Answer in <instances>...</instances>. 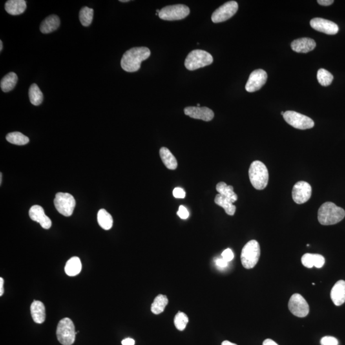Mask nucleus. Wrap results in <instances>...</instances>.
I'll return each instance as SVG.
<instances>
[{"instance_id":"nucleus-1","label":"nucleus","mask_w":345,"mask_h":345,"mask_svg":"<svg viewBox=\"0 0 345 345\" xmlns=\"http://www.w3.org/2000/svg\"><path fill=\"white\" fill-rule=\"evenodd\" d=\"M150 55L149 49L146 47L130 49L123 54L121 59V68L128 72L138 71L142 61L149 58Z\"/></svg>"},{"instance_id":"nucleus-2","label":"nucleus","mask_w":345,"mask_h":345,"mask_svg":"<svg viewBox=\"0 0 345 345\" xmlns=\"http://www.w3.org/2000/svg\"><path fill=\"white\" fill-rule=\"evenodd\" d=\"M345 217V210L333 202L324 203L318 212V221L325 226L337 224L344 220Z\"/></svg>"},{"instance_id":"nucleus-3","label":"nucleus","mask_w":345,"mask_h":345,"mask_svg":"<svg viewBox=\"0 0 345 345\" xmlns=\"http://www.w3.org/2000/svg\"><path fill=\"white\" fill-rule=\"evenodd\" d=\"M250 182L256 189H264L269 182V172L266 166L260 161L252 163L249 170Z\"/></svg>"},{"instance_id":"nucleus-4","label":"nucleus","mask_w":345,"mask_h":345,"mask_svg":"<svg viewBox=\"0 0 345 345\" xmlns=\"http://www.w3.org/2000/svg\"><path fill=\"white\" fill-rule=\"evenodd\" d=\"M260 246L257 241L250 240L244 245L241 253V262L247 269H253L258 262L260 257Z\"/></svg>"},{"instance_id":"nucleus-5","label":"nucleus","mask_w":345,"mask_h":345,"mask_svg":"<svg viewBox=\"0 0 345 345\" xmlns=\"http://www.w3.org/2000/svg\"><path fill=\"white\" fill-rule=\"evenodd\" d=\"M213 61V57L209 53L196 50L192 51L187 55L185 60V66L188 70H194L210 65Z\"/></svg>"},{"instance_id":"nucleus-6","label":"nucleus","mask_w":345,"mask_h":345,"mask_svg":"<svg viewBox=\"0 0 345 345\" xmlns=\"http://www.w3.org/2000/svg\"><path fill=\"white\" fill-rule=\"evenodd\" d=\"M77 333V332L75 331L74 325L70 318H63L58 324L57 339L61 345H72L76 340Z\"/></svg>"},{"instance_id":"nucleus-7","label":"nucleus","mask_w":345,"mask_h":345,"mask_svg":"<svg viewBox=\"0 0 345 345\" xmlns=\"http://www.w3.org/2000/svg\"><path fill=\"white\" fill-rule=\"evenodd\" d=\"M54 203L58 212L65 217L71 216L76 206V200L74 197L65 192H58Z\"/></svg>"},{"instance_id":"nucleus-8","label":"nucleus","mask_w":345,"mask_h":345,"mask_svg":"<svg viewBox=\"0 0 345 345\" xmlns=\"http://www.w3.org/2000/svg\"><path fill=\"white\" fill-rule=\"evenodd\" d=\"M283 117L289 125L296 129H311L315 125L313 120L309 117L293 111H287L285 112Z\"/></svg>"},{"instance_id":"nucleus-9","label":"nucleus","mask_w":345,"mask_h":345,"mask_svg":"<svg viewBox=\"0 0 345 345\" xmlns=\"http://www.w3.org/2000/svg\"><path fill=\"white\" fill-rule=\"evenodd\" d=\"M189 13L190 10L188 6L178 4L163 8L159 13V17L166 21H176L185 18Z\"/></svg>"},{"instance_id":"nucleus-10","label":"nucleus","mask_w":345,"mask_h":345,"mask_svg":"<svg viewBox=\"0 0 345 345\" xmlns=\"http://www.w3.org/2000/svg\"><path fill=\"white\" fill-rule=\"evenodd\" d=\"M238 8V5L236 1H228L214 11L212 15V21L214 23L227 21L236 14Z\"/></svg>"},{"instance_id":"nucleus-11","label":"nucleus","mask_w":345,"mask_h":345,"mask_svg":"<svg viewBox=\"0 0 345 345\" xmlns=\"http://www.w3.org/2000/svg\"><path fill=\"white\" fill-rule=\"evenodd\" d=\"M289 310L293 315L304 318L308 315L309 307L304 297L298 293L293 294L288 302Z\"/></svg>"},{"instance_id":"nucleus-12","label":"nucleus","mask_w":345,"mask_h":345,"mask_svg":"<svg viewBox=\"0 0 345 345\" xmlns=\"http://www.w3.org/2000/svg\"><path fill=\"white\" fill-rule=\"evenodd\" d=\"M312 188L309 183L300 181L294 185L292 189L293 200L297 204H303L310 199Z\"/></svg>"},{"instance_id":"nucleus-13","label":"nucleus","mask_w":345,"mask_h":345,"mask_svg":"<svg viewBox=\"0 0 345 345\" xmlns=\"http://www.w3.org/2000/svg\"><path fill=\"white\" fill-rule=\"evenodd\" d=\"M267 74L263 69L254 70L250 74L248 81L245 85V90L248 92H254L260 90L266 83Z\"/></svg>"},{"instance_id":"nucleus-14","label":"nucleus","mask_w":345,"mask_h":345,"mask_svg":"<svg viewBox=\"0 0 345 345\" xmlns=\"http://www.w3.org/2000/svg\"><path fill=\"white\" fill-rule=\"evenodd\" d=\"M310 25L314 30L327 35H336L339 32V27L335 23L320 17L311 19Z\"/></svg>"},{"instance_id":"nucleus-15","label":"nucleus","mask_w":345,"mask_h":345,"mask_svg":"<svg viewBox=\"0 0 345 345\" xmlns=\"http://www.w3.org/2000/svg\"><path fill=\"white\" fill-rule=\"evenodd\" d=\"M184 114L191 118L205 121H211L214 117L213 111L207 107L190 106L185 108Z\"/></svg>"},{"instance_id":"nucleus-16","label":"nucleus","mask_w":345,"mask_h":345,"mask_svg":"<svg viewBox=\"0 0 345 345\" xmlns=\"http://www.w3.org/2000/svg\"><path fill=\"white\" fill-rule=\"evenodd\" d=\"M31 220L36 221L44 229L48 230L52 227V222L50 218L46 215L43 208L39 205H34L29 211Z\"/></svg>"},{"instance_id":"nucleus-17","label":"nucleus","mask_w":345,"mask_h":345,"mask_svg":"<svg viewBox=\"0 0 345 345\" xmlns=\"http://www.w3.org/2000/svg\"><path fill=\"white\" fill-rule=\"evenodd\" d=\"M316 44L313 39L300 38L295 40L291 43V48L294 52L299 53H307L315 48Z\"/></svg>"},{"instance_id":"nucleus-18","label":"nucleus","mask_w":345,"mask_h":345,"mask_svg":"<svg viewBox=\"0 0 345 345\" xmlns=\"http://www.w3.org/2000/svg\"><path fill=\"white\" fill-rule=\"evenodd\" d=\"M331 298L336 306H340L345 302V282L338 281L331 289Z\"/></svg>"},{"instance_id":"nucleus-19","label":"nucleus","mask_w":345,"mask_h":345,"mask_svg":"<svg viewBox=\"0 0 345 345\" xmlns=\"http://www.w3.org/2000/svg\"><path fill=\"white\" fill-rule=\"evenodd\" d=\"M31 315L37 324H43L46 320V309L43 302L34 300L30 307Z\"/></svg>"},{"instance_id":"nucleus-20","label":"nucleus","mask_w":345,"mask_h":345,"mask_svg":"<svg viewBox=\"0 0 345 345\" xmlns=\"http://www.w3.org/2000/svg\"><path fill=\"white\" fill-rule=\"evenodd\" d=\"M60 25V20L56 15H50L42 22L40 30L43 34H50L57 30Z\"/></svg>"},{"instance_id":"nucleus-21","label":"nucleus","mask_w":345,"mask_h":345,"mask_svg":"<svg viewBox=\"0 0 345 345\" xmlns=\"http://www.w3.org/2000/svg\"><path fill=\"white\" fill-rule=\"evenodd\" d=\"M5 8L9 14L20 15L26 10V1L24 0H8L6 2Z\"/></svg>"},{"instance_id":"nucleus-22","label":"nucleus","mask_w":345,"mask_h":345,"mask_svg":"<svg viewBox=\"0 0 345 345\" xmlns=\"http://www.w3.org/2000/svg\"><path fill=\"white\" fill-rule=\"evenodd\" d=\"M159 154L166 167L172 170L176 169L178 167L177 161L169 149L167 147H162L160 149Z\"/></svg>"},{"instance_id":"nucleus-23","label":"nucleus","mask_w":345,"mask_h":345,"mask_svg":"<svg viewBox=\"0 0 345 345\" xmlns=\"http://www.w3.org/2000/svg\"><path fill=\"white\" fill-rule=\"evenodd\" d=\"M214 201L216 205L225 209L226 213L229 216H233L235 213L236 207L233 205V201L226 197L218 194L216 196Z\"/></svg>"},{"instance_id":"nucleus-24","label":"nucleus","mask_w":345,"mask_h":345,"mask_svg":"<svg viewBox=\"0 0 345 345\" xmlns=\"http://www.w3.org/2000/svg\"><path fill=\"white\" fill-rule=\"evenodd\" d=\"M18 81V77L14 72H10L2 78L0 86L2 91L8 92L14 89Z\"/></svg>"},{"instance_id":"nucleus-25","label":"nucleus","mask_w":345,"mask_h":345,"mask_svg":"<svg viewBox=\"0 0 345 345\" xmlns=\"http://www.w3.org/2000/svg\"><path fill=\"white\" fill-rule=\"evenodd\" d=\"M81 269L80 259L75 256L67 261L65 267V272L68 276H75L81 273Z\"/></svg>"},{"instance_id":"nucleus-26","label":"nucleus","mask_w":345,"mask_h":345,"mask_svg":"<svg viewBox=\"0 0 345 345\" xmlns=\"http://www.w3.org/2000/svg\"><path fill=\"white\" fill-rule=\"evenodd\" d=\"M216 190L219 194L230 199L233 203L238 200V196L234 192L233 187L231 185H228L227 183L221 182L217 184Z\"/></svg>"},{"instance_id":"nucleus-27","label":"nucleus","mask_w":345,"mask_h":345,"mask_svg":"<svg viewBox=\"0 0 345 345\" xmlns=\"http://www.w3.org/2000/svg\"><path fill=\"white\" fill-rule=\"evenodd\" d=\"M97 221L99 226L105 230H109L112 229L114 220L112 215L108 213L105 209H101L97 214Z\"/></svg>"},{"instance_id":"nucleus-28","label":"nucleus","mask_w":345,"mask_h":345,"mask_svg":"<svg viewBox=\"0 0 345 345\" xmlns=\"http://www.w3.org/2000/svg\"><path fill=\"white\" fill-rule=\"evenodd\" d=\"M168 304V299L166 295H159L157 296L152 303L151 311L155 315L162 313Z\"/></svg>"},{"instance_id":"nucleus-29","label":"nucleus","mask_w":345,"mask_h":345,"mask_svg":"<svg viewBox=\"0 0 345 345\" xmlns=\"http://www.w3.org/2000/svg\"><path fill=\"white\" fill-rule=\"evenodd\" d=\"M29 97H30V101L33 105L39 106L43 103L44 100L43 92H41L36 84H33L31 85L30 90H29Z\"/></svg>"},{"instance_id":"nucleus-30","label":"nucleus","mask_w":345,"mask_h":345,"mask_svg":"<svg viewBox=\"0 0 345 345\" xmlns=\"http://www.w3.org/2000/svg\"><path fill=\"white\" fill-rule=\"evenodd\" d=\"M6 139L8 142L16 145H26L30 141L27 136L19 132H10L6 135Z\"/></svg>"},{"instance_id":"nucleus-31","label":"nucleus","mask_w":345,"mask_h":345,"mask_svg":"<svg viewBox=\"0 0 345 345\" xmlns=\"http://www.w3.org/2000/svg\"><path fill=\"white\" fill-rule=\"evenodd\" d=\"M94 10L92 8H88L87 6H84L79 12V20H80L82 25L88 26L91 24L94 17Z\"/></svg>"},{"instance_id":"nucleus-32","label":"nucleus","mask_w":345,"mask_h":345,"mask_svg":"<svg viewBox=\"0 0 345 345\" xmlns=\"http://www.w3.org/2000/svg\"><path fill=\"white\" fill-rule=\"evenodd\" d=\"M318 83L322 86H327L331 85L333 81L334 77L331 72L324 68H320L317 73Z\"/></svg>"},{"instance_id":"nucleus-33","label":"nucleus","mask_w":345,"mask_h":345,"mask_svg":"<svg viewBox=\"0 0 345 345\" xmlns=\"http://www.w3.org/2000/svg\"><path fill=\"white\" fill-rule=\"evenodd\" d=\"M189 322L188 316L182 312H178L174 316V324L178 331H183Z\"/></svg>"},{"instance_id":"nucleus-34","label":"nucleus","mask_w":345,"mask_h":345,"mask_svg":"<svg viewBox=\"0 0 345 345\" xmlns=\"http://www.w3.org/2000/svg\"><path fill=\"white\" fill-rule=\"evenodd\" d=\"M317 254L306 253L302 256L301 262L303 265L307 268L311 269L315 267Z\"/></svg>"},{"instance_id":"nucleus-35","label":"nucleus","mask_w":345,"mask_h":345,"mask_svg":"<svg viewBox=\"0 0 345 345\" xmlns=\"http://www.w3.org/2000/svg\"><path fill=\"white\" fill-rule=\"evenodd\" d=\"M321 345H338L339 342L336 338L333 336H325L321 340Z\"/></svg>"},{"instance_id":"nucleus-36","label":"nucleus","mask_w":345,"mask_h":345,"mask_svg":"<svg viewBox=\"0 0 345 345\" xmlns=\"http://www.w3.org/2000/svg\"><path fill=\"white\" fill-rule=\"evenodd\" d=\"M177 215L182 220H186L189 216V211H187V209L184 206L180 205L179 207Z\"/></svg>"},{"instance_id":"nucleus-37","label":"nucleus","mask_w":345,"mask_h":345,"mask_svg":"<svg viewBox=\"0 0 345 345\" xmlns=\"http://www.w3.org/2000/svg\"><path fill=\"white\" fill-rule=\"evenodd\" d=\"M221 256H222V258L226 261H227L228 262H231V261L234 258V254L233 251H232L231 249H225V251L223 252Z\"/></svg>"},{"instance_id":"nucleus-38","label":"nucleus","mask_w":345,"mask_h":345,"mask_svg":"<svg viewBox=\"0 0 345 345\" xmlns=\"http://www.w3.org/2000/svg\"><path fill=\"white\" fill-rule=\"evenodd\" d=\"M173 196L176 198H184L185 197V192L182 188L176 187L174 188L172 191Z\"/></svg>"},{"instance_id":"nucleus-39","label":"nucleus","mask_w":345,"mask_h":345,"mask_svg":"<svg viewBox=\"0 0 345 345\" xmlns=\"http://www.w3.org/2000/svg\"><path fill=\"white\" fill-rule=\"evenodd\" d=\"M216 264L217 266L220 267V268H225L228 266L229 262L226 261L223 258L217 259L216 260Z\"/></svg>"},{"instance_id":"nucleus-40","label":"nucleus","mask_w":345,"mask_h":345,"mask_svg":"<svg viewBox=\"0 0 345 345\" xmlns=\"http://www.w3.org/2000/svg\"><path fill=\"white\" fill-rule=\"evenodd\" d=\"M317 2L323 6H329L334 3L333 0H318Z\"/></svg>"},{"instance_id":"nucleus-41","label":"nucleus","mask_w":345,"mask_h":345,"mask_svg":"<svg viewBox=\"0 0 345 345\" xmlns=\"http://www.w3.org/2000/svg\"><path fill=\"white\" fill-rule=\"evenodd\" d=\"M122 345H134L135 341L132 338H127L121 342Z\"/></svg>"},{"instance_id":"nucleus-42","label":"nucleus","mask_w":345,"mask_h":345,"mask_svg":"<svg viewBox=\"0 0 345 345\" xmlns=\"http://www.w3.org/2000/svg\"><path fill=\"white\" fill-rule=\"evenodd\" d=\"M263 345H278L275 342L271 339L265 340L263 343Z\"/></svg>"},{"instance_id":"nucleus-43","label":"nucleus","mask_w":345,"mask_h":345,"mask_svg":"<svg viewBox=\"0 0 345 345\" xmlns=\"http://www.w3.org/2000/svg\"><path fill=\"white\" fill-rule=\"evenodd\" d=\"M3 283V279L2 278H0V296L3 295L4 293Z\"/></svg>"},{"instance_id":"nucleus-44","label":"nucleus","mask_w":345,"mask_h":345,"mask_svg":"<svg viewBox=\"0 0 345 345\" xmlns=\"http://www.w3.org/2000/svg\"><path fill=\"white\" fill-rule=\"evenodd\" d=\"M221 345H237L235 344H233V343L230 342H229V341H224V342H223L222 343V344H221Z\"/></svg>"},{"instance_id":"nucleus-45","label":"nucleus","mask_w":345,"mask_h":345,"mask_svg":"<svg viewBox=\"0 0 345 345\" xmlns=\"http://www.w3.org/2000/svg\"><path fill=\"white\" fill-rule=\"evenodd\" d=\"M2 50H3V43H2L1 41H0V52H2Z\"/></svg>"},{"instance_id":"nucleus-46","label":"nucleus","mask_w":345,"mask_h":345,"mask_svg":"<svg viewBox=\"0 0 345 345\" xmlns=\"http://www.w3.org/2000/svg\"><path fill=\"white\" fill-rule=\"evenodd\" d=\"M1 182H2V173L1 172V173H0V183H1Z\"/></svg>"},{"instance_id":"nucleus-47","label":"nucleus","mask_w":345,"mask_h":345,"mask_svg":"<svg viewBox=\"0 0 345 345\" xmlns=\"http://www.w3.org/2000/svg\"><path fill=\"white\" fill-rule=\"evenodd\" d=\"M120 2H128L129 1V0H120Z\"/></svg>"},{"instance_id":"nucleus-48","label":"nucleus","mask_w":345,"mask_h":345,"mask_svg":"<svg viewBox=\"0 0 345 345\" xmlns=\"http://www.w3.org/2000/svg\"><path fill=\"white\" fill-rule=\"evenodd\" d=\"M198 105V107H200V104H198V105Z\"/></svg>"},{"instance_id":"nucleus-49","label":"nucleus","mask_w":345,"mask_h":345,"mask_svg":"<svg viewBox=\"0 0 345 345\" xmlns=\"http://www.w3.org/2000/svg\"><path fill=\"white\" fill-rule=\"evenodd\" d=\"M284 114H285V112H282V115H284Z\"/></svg>"}]
</instances>
